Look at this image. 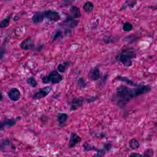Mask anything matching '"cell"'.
Listing matches in <instances>:
<instances>
[{
    "mask_svg": "<svg viewBox=\"0 0 157 157\" xmlns=\"http://www.w3.org/2000/svg\"><path fill=\"white\" fill-rule=\"evenodd\" d=\"M62 75L56 70L51 71L48 75L43 77L42 82L44 84L51 83L52 84H59L63 81Z\"/></svg>",
    "mask_w": 157,
    "mask_h": 157,
    "instance_id": "cell-3",
    "label": "cell"
},
{
    "mask_svg": "<svg viewBox=\"0 0 157 157\" xmlns=\"http://www.w3.org/2000/svg\"><path fill=\"white\" fill-rule=\"evenodd\" d=\"M82 147H83V150H84L85 151H95V152H97L99 149V148H96L95 146L92 145V144H90V143H88V142H85L82 145Z\"/></svg>",
    "mask_w": 157,
    "mask_h": 157,
    "instance_id": "cell-20",
    "label": "cell"
},
{
    "mask_svg": "<svg viewBox=\"0 0 157 157\" xmlns=\"http://www.w3.org/2000/svg\"><path fill=\"white\" fill-rule=\"evenodd\" d=\"M143 157H153L154 155V150L152 148H147L145 150L142 154Z\"/></svg>",
    "mask_w": 157,
    "mask_h": 157,
    "instance_id": "cell-25",
    "label": "cell"
},
{
    "mask_svg": "<svg viewBox=\"0 0 157 157\" xmlns=\"http://www.w3.org/2000/svg\"><path fill=\"white\" fill-rule=\"evenodd\" d=\"M129 156L130 157L131 156V157H142V155L138 152H133L130 153Z\"/></svg>",
    "mask_w": 157,
    "mask_h": 157,
    "instance_id": "cell-33",
    "label": "cell"
},
{
    "mask_svg": "<svg viewBox=\"0 0 157 157\" xmlns=\"http://www.w3.org/2000/svg\"><path fill=\"white\" fill-rule=\"evenodd\" d=\"M44 19H47L50 21L57 22L60 21L61 15L56 11L48 10L42 12Z\"/></svg>",
    "mask_w": 157,
    "mask_h": 157,
    "instance_id": "cell-5",
    "label": "cell"
},
{
    "mask_svg": "<svg viewBox=\"0 0 157 157\" xmlns=\"http://www.w3.org/2000/svg\"><path fill=\"white\" fill-rule=\"evenodd\" d=\"M3 96L2 95V93L0 91V101H2L3 100Z\"/></svg>",
    "mask_w": 157,
    "mask_h": 157,
    "instance_id": "cell-34",
    "label": "cell"
},
{
    "mask_svg": "<svg viewBox=\"0 0 157 157\" xmlns=\"http://www.w3.org/2000/svg\"><path fill=\"white\" fill-rule=\"evenodd\" d=\"M82 9L86 13H90L94 9V4L91 2H87L83 4Z\"/></svg>",
    "mask_w": 157,
    "mask_h": 157,
    "instance_id": "cell-19",
    "label": "cell"
},
{
    "mask_svg": "<svg viewBox=\"0 0 157 157\" xmlns=\"http://www.w3.org/2000/svg\"><path fill=\"white\" fill-rule=\"evenodd\" d=\"M116 80L124 82V83L130 85V86H133V87H136V86L139 85L140 84L135 83L132 80L130 79L127 78V77H123V76H121V75H117V76L116 78Z\"/></svg>",
    "mask_w": 157,
    "mask_h": 157,
    "instance_id": "cell-16",
    "label": "cell"
},
{
    "mask_svg": "<svg viewBox=\"0 0 157 157\" xmlns=\"http://www.w3.org/2000/svg\"><path fill=\"white\" fill-rule=\"evenodd\" d=\"M98 99L99 98L97 96H92L85 98V101L88 103H91L94 102V101H97Z\"/></svg>",
    "mask_w": 157,
    "mask_h": 157,
    "instance_id": "cell-29",
    "label": "cell"
},
{
    "mask_svg": "<svg viewBox=\"0 0 157 157\" xmlns=\"http://www.w3.org/2000/svg\"><path fill=\"white\" fill-rule=\"evenodd\" d=\"M44 19L42 12H36L34 13L32 18V21L34 24L42 23L44 21Z\"/></svg>",
    "mask_w": 157,
    "mask_h": 157,
    "instance_id": "cell-14",
    "label": "cell"
},
{
    "mask_svg": "<svg viewBox=\"0 0 157 157\" xmlns=\"http://www.w3.org/2000/svg\"><path fill=\"white\" fill-rule=\"evenodd\" d=\"M140 143L136 139L133 138L130 140L129 141V146L133 150H136L139 148Z\"/></svg>",
    "mask_w": 157,
    "mask_h": 157,
    "instance_id": "cell-21",
    "label": "cell"
},
{
    "mask_svg": "<svg viewBox=\"0 0 157 157\" xmlns=\"http://www.w3.org/2000/svg\"><path fill=\"white\" fill-rule=\"evenodd\" d=\"M133 28V25L130 22H127L124 23L123 25V30L125 32H131Z\"/></svg>",
    "mask_w": 157,
    "mask_h": 157,
    "instance_id": "cell-24",
    "label": "cell"
},
{
    "mask_svg": "<svg viewBox=\"0 0 157 157\" xmlns=\"http://www.w3.org/2000/svg\"><path fill=\"white\" fill-rule=\"evenodd\" d=\"M79 22L78 21L73 18L71 15L67 16L62 23V25L65 27V35L70 34L71 33V30L77 27Z\"/></svg>",
    "mask_w": 157,
    "mask_h": 157,
    "instance_id": "cell-4",
    "label": "cell"
},
{
    "mask_svg": "<svg viewBox=\"0 0 157 157\" xmlns=\"http://www.w3.org/2000/svg\"><path fill=\"white\" fill-rule=\"evenodd\" d=\"M96 152V154L94 155V156H95V157H102V156H104L105 154V150L101 149H99V150Z\"/></svg>",
    "mask_w": 157,
    "mask_h": 157,
    "instance_id": "cell-30",
    "label": "cell"
},
{
    "mask_svg": "<svg viewBox=\"0 0 157 157\" xmlns=\"http://www.w3.org/2000/svg\"><path fill=\"white\" fill-rule=\"evenodd\" d=\"M21 119V117L19 116L15 118L5 119L3 121H0V130H3L5 128H10L14 126L17 121Z\"/></svg>",
    "mask_w": 157,
    "mask_h": 157,
    "instance_id": "cell-6",
    "label": "cell"
},
{
    "mask_svg": "<svg viewBox=\"0 0 157 157\" xmlns=\"http://www.w3.org/2000/svg\"><path fill=\"white\" fill-rule=\"evenodd\" d=\"M6 51V45L5 43L0 47V60H1L4 57Z\"/></svg>",
    "mask_w": 157,
    "mask_h": 157,
    "instance_id": "cell-26",
    "label": "cell"
},
{
    "mask_svg": "<svg viewBox=\"0 0 157 157\" xmlns=\"http://www.w3.org/2000/svg\"><path fill=\"white\" fill-rule=\"evenodd\" d=\"M62 36V32L61 30H58L55 33L53 38V42H55L56 40L61 38Z\"/></svg>",
    "mask_w": 157,
    "mask_h": 157,
    "instance_id": "cell-28",
    "label": "cell"
},
{
    "mask_svg": "<svg viewBox=\"0 0 157 157\" xmlns=\"http://www.w3.org/2000/svg\"><path fill=\"white\" fill-rule=\"evenodd\" d=\"M20 46L23 50H33L36 48L33 39L30 37L24 40L20 44Z\"/></svg>",
    "mask_w": 157,
    "mask_h": 157,
    "instance_id": "cell-8",
    "label": "cell"
},
{
    "mask_svg": "<svg viewBox=\"0 0 157 157\" xmlns=\"http://www.w3.org/2000/svg\"><path fill=\"white\" fill-rule=\"evenodd\" d=\"M26 82L28 85L31 86L33 88H36L38 85L36 80L33 77H30L26 79Z\"/></svg>",
    "mask_w": 157,
    "mask_h": 157,
    "instance_id": "cell-23",
    "label": "cell"
},
{
    "mask_svg": "<svg viewBox=\"0 0 157 157\" xmlns=\"http://www.w3.org/2000/svg\"><path fill=\"white\" fill-rule=\"evenodd\" d=\"M13 17V13L9 14L7 17L0 21V29H5L10 26L11 20Z\"/></svg>",
    "mask_w": 157,
    "mask_h": 157,
    "instance_id": "cell-17",
    "label": "cell"
},
{
    "mask_svg": "<svg viewBox=\"0 0 157 157\" xmlns=\"http://www.w3.org/2000/svg\"><path fill=\"white\" fill-rule=\"evenodd\" d=\"M10 142L9 140H5L2 142V143H0V150H1L2 148L4 147L5 145H8L10 144Z\"/></svg>",
    "mask_w": 157,
    "mask_h": 157,
    "instance_id": "cell-32",
    "label": "cell"
},
{
    "mask_svg": "<svg viewBox=\"0 0 157 157\" xmlns=\"http://www.w3.org/2000/svg\"><path fill=\"white\" fill-rule=\"evenodd\" d=\"M52 89V86H46L41 88L35 94L33 98L34 100H40L45 98L50 93Z\"/></svg>",
    "mask_w": 157,
    "mask_h": 157,
    "instance_id": "cell-7",
    "label": "cell"
},
{
    "mask_svg": "<svg viewBox=\"0 0 157 157\" xmlns=\"http://www.w3.org/2000/svg\"><path fill=\"white\" fill-rule=\"evenodd\" d=\"M69 118V116L66 113H59L57 116V121L59 126L63 128L66 125Z\"/></svg>",
    "mask_w": 157,
    "mask_h": 157,
    "instance_id": "cell-13",
    "label": "cell"
},
{
    "mask_svg": "<svg viewBox=\"0 0 157 157\" xmlns=\"http://www.w3.org/2000/svg\"><path fill=\"white\" fill-rule=\"evenodd\" d=\"M85 98L82 97L73 98L71 103L70 111L74 112L78 110L83 105L85 102Z\"/></svg>",
    "mask_w": 157,
    "mask_h": 157,
    "instance_id": "cell-9",
    "label": "cell"
},
{
    "mask_svg": "<svg viewBox=\"0 0 157 157\" xmlns=\"http://www.w3.org/2000/svg\"><path fill=\"white\" fill-rule=\"evenodd\" d=\"M152 87L149 85L140 84L133 88L121 84L116 89L112 100L121 109L125 107L134 98L151 91Z\"/></svg>",
    "mask_w": 157,
    "mask_h": 157,
    "instance_id": "cell-1",
    "label": "cell"
},
{
    "mask_svg": "<svg viewBox=\"0 0 157 157\" xmlns=\"http://www.w3.org/2000/svg\"><path fill=\"white\" fill-rule=\"evenodd\" d=\"M89 79L92 81H96L101 78V71L98 66L92 68L88 74Z\"/></svg>",
    "mask_w": 157,
    "mask_h": 157,
    "instance_id": "cell-10",
    "label": "cell"
},
{
    "mask_svg": "<svg viewBox=\"0 0 157 157\" xmlns=\"http://www.w3.org/2000/svg\"><path fill=\"white\" fill-rule=\"evenodd\" d=\"M104 147L106 151H111V148H112V145L110 144V143H105L104 145Z\"/></svg>",
    "mask_w": 157,
    "mask_h": 157,
    "instance_id": "cell-31",
    "label": "cell"
},
{
    "mask_svg": "<svg viewBox=\"0 0 157 157\" xmlns=\"http://www.w3.org/2000/svg\"><path fill=\"white\" fill-rule=\"evenodd\" d=\"M8 96L11 101H17L20 100L21 97V92L17 88H11L8 93Z\"/></svg>",
    "mask_w": 157,
    "mask_h": 157,
    "instance_id": "cell-12",
    "label": "cell"
},
{
    "mask_svg": "<svg viewBox=\"0 0 157 157\" xmlns=\"http://www.w3.org/2000/svg\"><path fill=\"white\" fill-rule=\"evenodd\" d=\"M77 85L80 89H85L88 86L87 82L82 78H80L78 79Z\"/></svg>",
    "mask_w": 157,
    "mask_h": 157,
    "instance_id": "cell-22",
    "label": "cell"
},
{
    "mask_svg": "<svg viewBox=\"0 0 157 157\" xmlns=\"http://www.w3.org/2000/svg\"><path fill=\"white\" fill-rule=\"evenodd\" d=\"M82 140L81 137L76 134L72 133L71 135L69 141L68 147L70 148H73L75 147L79 143H80Z\"/></svg>",
    "mask_w": 157,
    "mask_h": 157,
    "instance_id": "cell-11",
    "label": "cell"
},
{
    "mask_svg": "<svg viewBox=\"0 0 157 157\" xmlns=\"http://www.w3.org/2000/svg\"><path fill=\"white\" fill-rule=\"evenodd\" d=\"M71 63L70 61H66L63 63L59 64L57 67L58 71L61 73H64L67 71L69 67L71 66Z\"/></svg>",
    "mask_w": 157,
    "mask_h": 157,
    "instance_id": "cell-18",
    "label": "cell"
},
{
    "mask_svg": "<svg viewBox=\"0 0 157 157\" xmlns=\"http://www.w3.org/2000/svg\"><path fill=\"white\" fill-rule=\"evenodd\" d=\"M75 0H61V4L63 7H68L71 5Z\"/></svg>",
    "mask_w": 157,
    "mask_h": 157,
    "instance_id": "cell-27",
    "label": "cell"
},
{
    "mask_svg": "<svg viewBox=\"0 0 157 157\" xmlns=\"http://www.w3.org/2000/svg\"><path fill=\"white\" fill-rule=\"evenodd\" d=\"M69 11L71 16L75 19H79L81 17L82 13L80 10L77 6H71L70 8Z\"/></svg>",
    "mask_w": 157,
    "mask_h": 157,
    "instance_id": "cell-15",
    "label": "cell"
},
{
    "mask_svg": "<svg viewBox=\"0 0 157 157\" xmlns=\"http://www.w3.org/2000/svg\"><path fill=\"white\" fill-rule=\"evenodd\" d=\"M137 57L135 48L131 47H127L121 49L117 56L116 59L126 67H130L133 65V59Z\"/></svg>",
    "mask_w": 157,
    "mask_h": 157,
    "instance_id": "cell-2",
    "label": "cell"
}]
</instances>
